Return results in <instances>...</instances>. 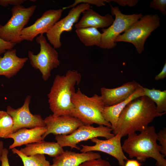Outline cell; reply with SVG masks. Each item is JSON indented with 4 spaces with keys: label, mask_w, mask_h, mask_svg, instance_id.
Here are the masks:
<instances>
[{
    "label": "cell",
    "mask_w": 166,
    "mask_h": 166,
    "mask_svg": "<svg viewBox=\"0 0 166 166\" xmlns=\"http://www.w3.org/2000/svg\"><path fill=\"white\" fill-rule=\"evenodd\" d=\"M16 44L6 41L0 38V55L4 53L8 50L13 49Z\"/></svg>",
    "instance_id": "cell-30"
},
{
    "label": "cell",
    "mask_w": 166,
    "mask_h": 166,
    "mask_svg": "<svg viewBox=\"0 0 166 166\" xmlns=\"http://www.w3.org/2000/svg\"><path fill=\"white\" fill-rule=\"evenodd\" d=\"M166 77V63L164 64L163 69L161 72L156 75L155 77V79L158 80L160 79H163Z\"/></svg>",
    "instance_id": "cell-34"
},
{
    "label": "cell",
    "mask_w": 166,
    "mask_h": 166,
    "mask_svg": "<svg viewBox=\"0 0 166 166\" xmlns=\"http://www.w3.org/2000/svg\"><path fill=\"white\" fill-rule=\"evenodd\" d=\"M25 1V0H0V5L4 7H7L9 5L14 6H19Z\"/></svg>",
    "instance_id": "cell-31"
},
{
    "label": "cell",
    "mask_w": 166,
    "mask_h": 166,
    "mask_svg": "<svg viewBox=\"0 0 166 166\" xmlns=\"http://www.w3.org/2000/svg\"><path fill=\"white\" fill-rule=\"evenodd\" d=\"M157 140L161 146L160 153L165 157L166 156V128H164L157 133Z\"/></svg>",
    "instance_id": "cell-27"
},
{
    "label": "cell",
    "mask_w": 166,
    "mask_h": 166,
    "mask_svg": "<svg viewBox=\"0 0 166 166\" xmlns=\"http://www.w3.org/2000/svg\"><path fill=\"white\" fill-rule=\"evenodd\" d=\"M100 158V153L93 151L79 153L66 150L53 158L51 166H79L87 161Z\"/></svg>",
    "instance_id": "cell-17"
},
{
    "label": "cell",
    "mask_w": 166,
    "mask_h": 166,
    "mask_svg": "<svg viewBox=\"0 0 166 166\" xmlns=\"http://www.w3.org/2000/svg\"><path fill=\"white\" fill-rule=\"evenodd\" d=\"M28 59L18 57L15 49L6 50L3 57L0 56V75L9 78L13 77L23 68Z\"/></svg>",
    "instance_id": "cell-18"
},
{
    "label": "cell",
    "mask_w": 166,
    "mask_h": 166,
    "mask_svg": "<svg viewBox=\"0 0 166 166\" xmlns=\"http://www.w3.org/2000/svg\"><path fill=\"white\" fill-rule=\"evenodd\" d=\"M90 8V5L84 3L72 8L66 16L56 22L46 33L47 39L54 48L57 49L61 46L60 38L62 33L71 31L73 25L78 22L82 11Z\"/></svg>",
    "instance_id": "cell-10"
},
{
    "label": "cell",
    "mask_w": 166,
    "mask_h": 166,
    "mask_svg": "<svg viewBox=\"0 0 166 166\" xmlns=\"http://www.w3.org/2000/svg\"><path fill=\"white\" fill-rule=\"evenodd\" d=\"M76 32L80 40L86 46L96 45L99 46L101 33L97 28L87 27L76 29Z\"/></svg>",
    "instance_id": "cell-22"
},
{
    "label": "cell",
    "mask_w": 166,
    "mask_h": 166,
    "mask_svg": "<svg viewBox=\"0 0 166 166\" xmlns=\"http://www.w3.org/2000/svg\"><path fill=\"white\" fill-rule=\"evenodd\" d=\"M79 166H112L108 161L101 158L85 162Z\"/></svg>",
    "instance_id": "cell-29"
},
{
    "label": "cell",
    "mask_w": 166,
    "mask_h": 166,
    "mask_svg": "<svg viewBox=\"0 0 166 166\" xmlns=\"http://www.w3.org/2000/svg\"><path fill=\"white\" fill-rule=\"evenodd\" d=\"M160 18L157 14H146L131 25L124 33L119 35L115 42H128L132 44L139 54L144 50L147 38L160 26Z\"/></svg>",
    "instance_id": "cell-5"
},
{
    "label": "cell",
    "mask_w": 166,
    "mask_h": 166,
    "mask_svg": "<svg viewBox=\"0 0 166 166\" xmlns=\"http://www.w3.org/2000/svg\"><path fill=\"white\" fill-rule=\"evenodd\" d=\"M44 121L46 130L42 136L43 140L50 133L55 136L70 134L84 124L78 119L70 116H54L51 114Z\"/></svg>",
    "instance_id": "cell-14"
},
{
    "label": "cell",
    "mask_w": 166,
    "mask_h": 166,
    "mask_svg": "<svg viewBox=\"0 0 166 166\" xmlns=\"http://www.w3.org/2000/svg\"><path fill=\"white\" fill-rule=\"evenodd\" d=\"M150 7L160 11L164 16L166 15V0H154L150 3Z\"/></svg>",
    "instance_id": "cell-28"
},
{
    "label": "cell",
    "mask_w": 166,
    "mask_h": 166,
    "mask_svg": "<svg viewBox=\"0 0 166 166\" xmlns=\"http://www.w3.org/2000/svg\"><path fill=\"white\" fill-rule=\"evenodd\" d=\"M112 131L111 128L103 125L94 127L83 124L70 134L56 136L55 139L62 148L69 146L71 149L75 148L79 150L80 148L77 146V144L81 142L98 137L109 139L115 135L112 133Z\"/></svg>",
    "instance_id": "cell-9"
},
{
    "label": "cell",
    "mask_w": 166,
    "mask_h": 166,
    "mask_svg": "<svg viewBox=\"0 0 166 166\" xmlns=\"http://www.w3.org/2000/svg\"><path fill=\"white\" fill-rule=\"evenodd\" d=\"M110 0H75L74 2L72 4L63 8V10L70 8H72L76 6L78 4L81 3H87L89 5L92 4L95 5L97 6L100 7L102 6H105L106 2H110Z\"/></svg>",
    "instance_id": "cell-26"
},
{
    "label": "cell",
    "mask_w": 166,
    "mask_h": 166,
    "mask_svg": "<svg viewBox=\"0 0 166 166\" xmlns=\"http://www.w3.org/2000/svg\"><path fill=\"white\" fill-rule=\"evenodd\" d=\"M81 79V74L75 70L55 76L48 95L49 108L53 116H72L74 106L72 98L75 92V85H78Z\"/></svg>",
    "instance_id": "cell-2"
},
{
    "label": "cell",
    "mask_w": 166,
    "mask_h": 166,
    "mask_svg": "<svg viewBox=\"0 0 166 166\" xmlns=\"http://www.w3.org/2000/svg\"><path fill=\"white\" fill-rule=\"evenodd\" d=\"M72 101L74 106L72 116L78 119L84 124L91 125L96 124L112 128L110 124L102 116L105 106L101 96L94 94L89 97L78 88L73 94Z\"/></svg>",
    "instance_id": "cell-4"
},
{
    "label": "cell",
    "mask_w": 166,
    "mask_h": 166,
    "mask_svg": "<svg viewBox=\"0 0 166 166\" xmlns=\"http://www.w3.org/2000/svg\"><path fill=\"white\" fill-rule=\"evenodd\" d=\"M141 164L137 160H127L124 166H141Z\"/></svg>",
    "instance_id": "cell-35"
},
{
    "label": "cell",
    "mask_w": 166,
    "mask_h": 166,
    "mask_svg": "<svg viewBox=\"0 0 166 166\" xmlns=\"http://www.w3.org/2000/svg\"><path fill=\"white\" fill-rule=\"evenodd\" d=\"M31 98L30 96H27L23 105L17 109L10 106L7 107L6 112L13 121V132L23 128H32L45 126L44 120L40 115L33 114L30 112L29 105Z\"/></svg>",
    "instance_id": "cell-11"
},
{
    "label": "cell",
    "mask_w": 166,
    "mask_h": 166,
    "mask_svg": "<svg viewBox=\"0 0 166 166\" xmlns=\"http://www.w3.org/2000/svg\"><path fill=\"white\" fill-rule=\"evenodd\" d=\"M141 85L133 81L124 83L121 86L112 89L101 88V97L105 107L114 105L127 99Z\"/></svg>",
    "instance_id": "cell-15"
},
{
    "label": "cell",
    "mask_w": 166,
    "mask_h": 166,
    "mask_svg": "<svg viewBox=\"0 0 166 166\" xmlns=\"http://www.w3.org/2000/svg\"><path fill=\"white\" fill-rule=\"evenodd\" d=\"M63 10L62 8L50 9L44 12L32 25L23 29L22 39L32 41L38 34L46 33L59 20Z\"/></svg>",
    "instance_id": "cell-13"
},
{
    "label": "cell",
    "mask_w": 166,
    "mask_h": 166,
    "mask_svg": "<svg viewBox=\"0 0 166 166\" xmlns=\"http://www.w3.org/2000/svg\"><path fill=\"white\" fill-rule=\"evenodd\" d=\"M46 130L45 126H40L27 129L22 128L13 132L8 137L12 138L13 143L9 147V149L41 141L43 140L42 136Z\"/></svg>",
    "instance_id": "cell-16"
},
{
    "label": "cell",
    "mask_w": 166,
    "mask_h": 166,
    "mask_svg": "<svg viewBox=\"0 0 166 166\" xmlns=\"http://www.w3.org/2000/svg\"><path fill=\"white\" fill-rule=\"evenodd\" d=\"M8 150L6 148H4L1 158V166H10L8 156Z\"/></svg>",
    "instance_id": "cell-33"
},
{
    "label": "cell",
    "mask_w": 166,
    "mask_h": 166,
    "mask_svg": "<svg viewBox=\"0 0 166 166\" xmlns=\"http://www.w3.org/2000/svg\"><path fill=\"white\" fill-rule=\"evenodd\" d=\"M36 8V5L27 8L24 6H14L11 10L12 16L4 25L0 24V38L11 43H20L23 40L21 32L29 22Z\"/></svg>",
    "instance_id": "cell-6"
},
{
    "label": "cell",
    "mask_w": 166,
    "mask_h": 166,
    "mask_svg": "<svg viewBox=\"0 0 166 166\" xmlns=\"http://www.w3.org/2000/svg\"><path fill=\"white\" fill-rule=\"evenodd\" d=\"M19 150L27 156L36 154H46L54 158L64 151L57 142H47L44 140L26 144Z\"/></svg>",
    "instance_id": "cell-20"
},
{
    "label": "cell",
    "mask_w": 166,
    "mask_h": 166,
    "mask_svg": "<svg viewBox=\"0 0 166 166\" xmlns=\"http://www.w3.org/2000/svg\"><path fill=\"white\" fill-rule=\"evenodd\" d=\"M13 124L11 117L6 112L0 111V138H7L13 133Z\"/></svg>",
    "instance_id": "cell-25"
},
{
    "label": "cell",
    "mask_w": 166,
    "mask_h": 166,
    "mask_svg": "<svg viewBox=\"0 0 166 166\" xmlns=\"http://www.w3.org/2000/svg\"><path fill=\"white\" fill-rule=\"evenodd\" d=\"M111 1L116 2L119 5L124 6L128 5L129 6H135L138 3L137 0H113Z\"/></svg>",
    "instance_id": "cell-32"
},
{
    "label": "cell",
    "mask_w": 166,
    "mask_h": 166,
    "mask_svg": "<svg viewBox=\"0 0 166 166\" xmlns=\"http://www.w3.org/2000/svg\"><path fill=\"white\" fill-rule=\"evenodd\" d=\"M12 151L13 153L17 154L20 157L24 166H51L44 154H36L27 156L15 148L12 149Z\"/></svg>",
    "instance_id": "cell-24"
},
{
    "label": "cell",
    "mask_w": 166,
    "mask_h": 166,
    "mask_svg": "<svg viewBox=\"0 0 166 166\" xmlns=\"http://www.w3.org/2000/svg\"><path fill=\"white\" fill-rule=\"evenodd\" d=\"M157 136L153 126H148L139 134H129L122 145L123 150L129 158L136 157L140 162L151 158L156 160V166H166L165 157L161 153V146L157 143Z\"/></svg>",
    "instance_id": "cell-3"
},
{
    "label": "cell",
    "mask_w": 166,
    "mask_h": 166,
    "mask_svg": "<svg viewBox=\"0 0 166 166\" xmlns=\"http://www.w3.org/2000/svg\"><path fill=\"white\" fill-rule=\"evenodd\" d=\"M144 88L141 85L125 101L114 105L104 107L102 111V116L105 120L110 124L113 131L116 129L119 115L126 105L134 99L144 95Z\"/></svg>",
    "instance_id": "cell-21"
},
{
    "label": "cell",
    "mask_w": 166,
    "mask_h": 166,
    "mask_svg": "<svg viewBox=\"0 0 166 166\" xmlns=\"http://www.w3.org/2000/svg\"><path fill=\"white\" fill-rule=\"evenodd\" d=\"M40 45V51L37 55L30 51L28 52L30 64L35 69H38L42 77L47 81L51 76L52 70L60 65L58 53L55 48L48 43L43 34H40L36 39Z\"/></svg>",
    "instance_id": "cell-7"
},
{
    "label": "cell",
    "mask_w": 166,
    "mask_h": 166,
    "mask_svg": "<svg viewBox=\"0 0 166 166\" xmlns=\"http://www.w3.org/2000/svg\"><path fill=\"white\" fill-rule=\"evenodd\" d=\"M111 14L115 18L113 23L107 28H102L101 41L99 47L111 49L117 45L115 42L117 38L124 32L131 25L143 16L141 13L127 15L122 13L117 6L110 5Z\"/></svg>",
    "instance_id": "cell-8"
},
{
    "label": "cell",
    "mask_w": 166,
    "mask_h": 166,
    "mask_svg": "<svg viewBox=\"0 0 166 166\" xmlns=\"http://www.w3.org/2000/svg\"><path fill=\"white\" fill-rule=\"evenodd\" d=\"M4 148L3 142L2 141H0V163L1 162L2 155Z\"/></svg>",
    "instance_id": "cell-36"
},
{
    "label": "cell",
    "mask_w": 166,
    "mask_h": 166,
    "mask_svg": "<svg viewBox=\"0 0 166 166\" xmlns=\"http://www.w3.org/2000/svg\"><path fill=\"white\" fill-rule=\"evenodd\" d=\"M82 13L81 19L74 25L76 29L87 27L104 28L109 26L114 21L110 14L102 16L91 8L84 10Z\"/></svg>",
    "instance_id": "cell-19"
},
{
    "label": "cell",
    "mask_w": 166,
    "mask_h": 166,
    "mask_svg": "<svg viewBox=\"0 0 166 166\" xmlns=\"http://www.w3.org/2000/svg\"><path fill=\"white\" fill-rule=\"evenodd\" d=\"M144 95L149 98L156 105L160 113H166V90L161 91L154 88H144Z\"/></svg>",
    "instance_id": "cell-23"
},
{
    "label": "cell",
    "mask_w": 166,
    "mask_h": 166,
    "mask_svg": "<svg viewBox=\"0 0 166 166\" xmlns=\"http://www.w3.org/2000/svg\"><path fill=\"white\" fill-rule=\"evenodd\" d=\"M122 137L119 133L113 137L106 140H101L97 137L91 139L95 143L93 146L81 145V152L97 151L109 155L115 158L120 166H124L125 161L128 158L124 153L121 145V139Z\"/></svg>",
    "instance_id": "cell-12"
},
{
    "label": "cell",
    "mask_w": 166,
    "mask_h": 166,
    "mask_svg": "<svg viewBox=\"0 0 166 166\" xmlns=\"http://www.w3.org/2000/svg\"><path fill=\"white\" fill-rule=\"evenodd\" d=\"M166 113H160L154 103L143 96L130 101L121 113L116 129L113 133H119L121 137L145 130L154 119Z\"/></svg>",
    "instance_id": "cell-1"
}]
</instances>
